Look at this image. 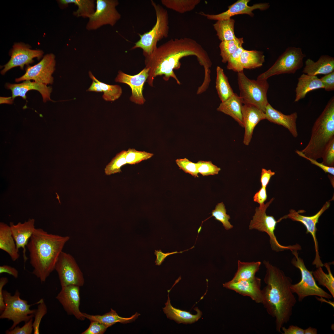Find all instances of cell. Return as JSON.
Here are the masks:
<instances>
[{
  "label": "cell",
  "mask_w": 334,
  "mask_h": 334,
  "mask_svg": "<svg viewBox=\"0 0 334 334\" xmlns=\"http://www.w3.org/2000/svg\"><path fill=\"white\" fill-rule=\"evenodd\" d=\"M0 249L6 252L13 261L19 257V250L17 248L10 226L3 222L0 223Z\"/></svg>",
  "instance_id": "83f0119b"
},
{
  "label": "cell",
  "mask_w": 334,
  "mask_h": 334,
  "mask_svg": "<svg viewBox=\"0 0 334 334\" xmlns=\"http://www.w3.org/2000/svg\"><path fill=\"white\" fill-rule=\"evenodd\" d=\"M274 199V198H272L262 207L256 208L255 214L250 221L249 229H255L267 233L270 238L271 248L274 251L278 252L289 250L292 252L294 250H301V246L298 244L285 246L280 244L278 241L274 234V231L276 224L279 221H276L273 216L268 215L266 213V209Z\"/></svg>",
  "instance_id": "ba28073f"
},
{
  "label": "cell",
  "mask_w": 334,
  "mask_h": 334,
  "mask_svg": "<svg viewBox=\"0 0 334 334\" xmlns=\"http://www.w3.org/2000/svg\"><path fill=\"white\" fill-rule=\"evenodd\" d=\"M223 287L241 295L249 297L257 303H262L261 280L259 277L255 276L251 279L235 282L229 281L223 284Z\"/></svg>",
  "instance_id": "d6986e66"
},
{
  "label": "cell",
  "mask_w": 334,
  "mask_h": 334,
  "mask_svg": "<svg viewBox=\"0 0 334 334\" xmlns=\"http://www.w3.org/2000/svg\"><path fill=\"white\" fill-rule=\"evenodd\" d=\"M266 119L271 122L281 125L287 129L295 138L298 136L296 121L297 113L294 112L289 115H285L276 109L268 103L265 111Z\"/></svg>",
  "instance_id": "603a6c76"
},
{
  "label": "cell",
  "mask_w": 334,
  "mask_h": 334,
  "mask_svg": "<svg viewBox=\"0 0 334 334\" xmlns=\"http://www.w3.org/2000/svg\"><path fill=\"white\" fill-rule=\"evenodd\" d=\"M149 71V69L145 67L137 74L130 75L119 71L115 81L128 85L131 90L130 100L136 104L143 105L146 101L143 93V86L148 79Z\"/></svg>",
  "instance_id": "2e32d148"
},
{
  "label": "cell",
  "mask_w": 334,
  "mask_h": 334,
  "mask_svg": "<svg viewBox=\"0 0 334 334\" xmlns=\"http://www.w3.org/2000/svg\"><path fill=\"white\" fill-rule=\"evenodd\" d=\"M275 172L271 169L267 170L262 168L261 170L260 182L262 187H266L272 176L275 174Z\"/></svg>",
  "instance_id": "db71d44e"
},
{
  "label": "cell",
  "mask_w": 334,
  "mask_h": 334,
  "mask_svg": "<svg viewBox=\"0 0 334 334\" xmlns=\"http://www.w3.org/2000/svg\"><path fill=\"white\" fill-rule=\"evenodd\" d=\"M119 3L117 0H96L95 11L88 19L86 29L94 30L105 25L113 26L121 17L116 8Z\"/></svg>",
  "instance_id": "8fae6325"
},
{
  "label": "cell",
  "mask_w": 334,
  "mask_h": 334,
  "mask_svg": "<svg viewBox=\"0 0 334 334\" xmlns=\"http://www.w3.org/2000/svg\"><path fill=\"white\" fill-rule=\"evenodd\" d=\"M163 5L167 8L181 14L193 10L201 2L200 0H161Z\"/></svg>",
  "instance_id": "d590c367"
},
{
  "label": "cell",
  "mask_w": 334,
  "mask_h": 334,
  "mask_svg": "<svg viewBox=\"0 0 334 334\" xmlns=\"http://www.w3.org/2000/svg\"><path fill=\"white\" fill-rule=\"evenodd\" d=\"M281 329L283 334H304V329L297 326L290 325L288 328L283 326Z\"/></svg>",
  "instance_id": "11a10c76"
},
{
  "label": "cell",
  "mask_w": 334,
  "mask_h": 334,
  "mask_svg": "<svg viewBox=\"0 0 334 334\" xmlns=\"http://www.w3.org/2000/svg\"><path fill=\"white\" fill-rule=\"evenodd\" d=\"M35 220L30 219L24 223H18L15 225L11 222L10 226L12 236L15 242L17 249H23V256L24 263L28 258L26 255V247L35 228Z\"/></svg>",
  "instance_id": "44dd1931"
},
{
  "label": "cell",
  "mask_w": 334,
  "mask_h": 334,
  "mask_svg": "<svg viewBox=\"0 0 334 334\" xmlns=\"http://www.w3.org/2000/svg\"><path fill=\"white\" fill-rule=\"evenodd\" d=\"M266 269L264 281L266 285L262 290V303L268 313L275 318L276 329L281 328L289 320L293 307L297 302L290 289L291 279L269 261H263Z\"/></svg>",
  "instance_id": "7a4b0ae2"
},
{
  "label": "cell",
  "mask_w": 334,
  "mask_h": 334,
  "mask_svg": "<svg viewBox=\"0 0 334 334\" xmlns=\"http://www.w3.org/2000/svg\"><path fill=\"white\" fill-rule=\"evenodd\" d=\"M62 287L70 285L83 286L84 280L82 272L73 257L62 251L55 265Z\"/></svg>",
  "instance_id": "7c38bea8"
},
{
  "label": "cell",
  "mask_w": 334,
  "mask_h": 334,
  "mask_svg": "<svg viewBox=\"0 0 334 334\" xmlns=\"http://www.w3.org/2000/svg\"><path fill=\"white\" fill-rule=\"evenodd\" d=\"M250 1V0H238L229 6L227 10L217 14H209L203 12H200L199 14L206 17L208 19L217 21L223 20L240 14H247L253 17L254 14L253 11L254 10L256 9L265 10L268 9L270 6L269 3H257L249 6L248 4Z\"/></svg>",
  "instance_id": "e0dca14e"
},
{
  "label": "cell",
  "mask_w": 334,
  "mask_h": 334,
  "mask_svg": "<svg viewBox=\"0 0 334 334\" xmlns=\"http://www.w3.org/2000/svg\"><path fill=\"white\" fill-rule=\"evenodd\" d=\"M323 84L325 90L330 91L334 90V71L325 75L320 78Z\"/></svg>",
  "instance_id": "f907efd6"
},
{
  "label": "cell",
  "mask_w": 334,
  "mask_h": 334,
  "mask_svg": "<svg viewBox=\"0 0 334 334\" xmlns=\"http://www.w3.org/2000/svg\"><path fill=\"white\" fill-rule=\"evenodd\" d=\"M153 155L152 153L145 151H140L134 148H129L126 151V160L127 164L135 165L142 161L151 158Z\"/></svg>",
  "instance_id": "60d3db41"
},
{
  "label": "cell",
  "mask_w": 334,
  "mask_h": 334,
  "mask_svg": "<svg viewBox=\"0 0 334 334\" xmlns=\"http://www.w3.org/2000/svg\"><path fill=\"white\" fill-rule=\"evenodd\" d=\"M244 49L240 47L229 58L227 61V68L238 73L243 71L244 68L242 64L241 55Z\"/></svg>",
  "instance_id": "7bdbcfd3"
},
{
  "label": "cell",
  "mask_w": 334,
  "mask_h": 334,
  "mask_svg": "<svg viewBox=\"0 0 334 334\" xmlns=\"http://www.w3.org/2000/svg\"><path fill=\"white\" fill-rule=\"evenodd\" d=\"M239 97L244 104L255 106L265 112L269 103L267 93L269 85L267 79H251L243 71L238 73Z\"/></svg>",
  "instance_id": "8992f818"
},
{
  "label": "cell",
  "mask_w": 334,
  "mask_h": 334,
  "mask_svg": "<svg viewBox=\"0 0 334 334\" xmlns=\"http://www.w3.org/2000/svg\"><path fill=\"white\" fill-rule=\"evenodd\" d=\"M33 318L28 322H25L24 324L22 327L17 326L12 329L6 330V334H31L33 328Z\"/></svg>",
  "instance_id": "bcb514c9"
},
{
  "label": "cell",
  "mask_w": 334,
  "mask_h": 334,
  "mask_svg": "<svg viewBox=\"0 0 334 334\" xmlns=\"http://www.w3.org/2000/svg\"><path fill=\"white\" fill-rule=\"evenodd\" d=\"M244 43L243 38H237L233 40L221 41L219 45L222 62H227L229 57L234 53Z\"/></svg>",
  "instance_id": "74e56055"
},
{
  "label": "cell",
  "mask_w": 334,
  "mask_h": 334,
  "mask_svg": "<svg viewBox=\"0 0 334 334\" xmlns=\"http://www.w3.org/2000/svg\"><path fill=\"white\" fill-rule=\"evenodd\" d=\"M70 238L68 236L49 233L41 228L35 229L27 247L33 268L32 273L42 283L55 270L58 258Z\"/></svg>",
  "instance_id": "3957f363"
},
{
  "label": "cell",
  "mask_w": 334,
  "mask_h": 334,
  "mask_svg": "<svg viewBox=\"0 0 334 334\" xmlns=\"http://www.w3.org/2000/svg\"><path fill=\"white\" fill-rule=\"evenodd\" d=\"M168 298L165 303V306L163 308L164 313L167 317L171 320H173L178 323H192L197 321L201 317L202 313L197 308L194 310L196 311L197 314L193 315L189 312L182 310L173 307L170 303L169 294Z\"/></svg>",
  "instance_id": "d4e9b609"
},
{
  "label": "cell",
  "mask_w": 334,
  "mask_h": 334,
  "mask_svg": "<svg viewBox=\"0 0 334 334\" xmlns=\"http://www.w3.org/2000/svg\"><path fill=\"white\" fill-rule=\"evenodd\" d=\"M8 282V279L6 277H2L0 279V312L1 313L3 311L5 306L3 295L2 289Z\"/></svg>",
  "instance_id": "9f6ffc18"
},
{
  "label": "cell",
  "mask_w": 334,
  "mask_h": 334,
  "mask_svg": "<svg viewBox=\"0 0 334 334\" xmlns=\"http://www.w3.org/2000/svg\"><path fill=\"white\" fill-rule=\"evenodd\" d=\"M7 273L12 276L15 278L18 276V272L15 268L9 265H4L0 266V274Z\"/></svg>",
  "instance_id": "6f0895ef"
},
{
  "label": "cell",
  "mask_w": 334,
  "mask_h": 334,
  "mask_svg": "<svg viewBox=\"0 0 334 334\" xmlns=\"http://www.w3.org/2000/svg\"><path fill=\"white\" fill-rule=\"evenodd\" d=\"M330 205L329 201L326 202L317 213L311 216L301 215L295 210L291 209L290 210L289 213L279 219L281 221L283 219L289 218L294 221L299 222L305 226L306 229V233H310L312 237L314 243L315 255L312 264L315 265L316 268L319 267H323V264L320 259L319 255L318 244L316 237L317 230L316 225L318 222L319 217L329 208Z\"/></svg>",
  "instance_id": "5bb4252c"
},
{
  "label": "cell",
  "mask_w": 334,
  "mask_h": 334,
  "mask_svg": "<svg viewBox=\"0 0 334 334\" xmlns=\"http://www.w3.org/2000/svg\"><path fill=\"white\" fill-rule=\"evenodd\" d=\"M211 213L212 215L205 220L210 217L214 216L215 220L222 223L223 226L226 230H228L233 228V226L229 221V220L230 219V216L226 214V210L223 202L218 203L216 206L215 209L212 211Z\"/></svg>",
  "instance_id": "ab89813d"
},
{
  "label": "cell",
  "mask_w": 334,
  "mask_h": 334,
  "mask_svg": "<svg viewBox=\"0 0 334 334\" xmlns=\"http://www.w3.org/2000/svg\"><path fill=\"white\" fill-rule=\"evenodd\" d=\"M85 317L90 320L98 321L102 324L108 328L117 323L125 324L130 323L135 321L140 315L136 312L135 314L129 318H124L118 315L116 311L112 309L110 311L102 315H93L83 313Z\"/></svg>",
  "instance_id": "f1b7e54d"
},
{
  "label": "cell",
  "mask_w": 334,
  "mask_h": 334,
  "mask_svg": "<svg viewBox=\"0 0 334 334\" xmlns=\"http://www.w3.org/2000/svg\"><path fill=\"white\" fill-rule=\"evenodd\" d=\"M294 257L291 263L298 269L301 273V279L298 283L292 284L290 289L293 293H296L299 302H302L306 297L315 296L328 299L332 297L331 295L319 287L316 284L313 275V271H309L305 265L303 260L298 256V250L292 251Z\"/></svg>",
  "instance_id": "52a82bcc"
},
{
  "label": "cell",
  "mask_w": 334,
  "mask_h": 334,
  "mask_svg": "<svg viewBox=\"0 0 334 334\" xmlns=\"http://www.w3.org/2000/svg\"><path fill=\"white\" fill-rule=\"evenodd\" d=\"M242 104L239 96L234 93L227 100L221 102L217 110L231 117L241 126L244 127L242 112Z\"/></svg>",
  "instance_id": "4316f807"
},
{
  "label": "cell",
  "mask_w": 334,
  "mask_h": 334,
  "mask_svg": "<svg viewBox=\"0 0 334 334\" xmlns=\"http://www.w3.org/2000/svg\"><path fill=\"white\" fill-rule=\"evenodd\" d=\"M334 140V98L328 101L312 128L310 138L301 152L316 160L322 158L326 148Z\"/></svg>",
  "instance_id": "277c9868"
},
{
  "label": "cell",
  "mask_w": 334,
  "mask_h": 334,
  "mask_svg": "<svg viewBox=\"0 0 334 334\" xmlns=\"http://www.w3.org/2000/svg\"><path fill=\"white\" fill-rule=\"evenodd\" d=\"M331 263H325L323 264L328 273L323 271L322 267H319L312 272L313 275L318 285L326 287L334 298V277L330 268Z\"/></svg>",
  "instance_id": "e575fe53"
},
{
  "label": "cell",
  "mask_w": 334,
  "mask_h": 334,
  "mask_svg": "<svg viewBox=\"0 0 334 334\" xmlns=\"http://www.w3.org/2000/svg\"><path fill=\"white\" fill-rule=\"evenodd\" d=\"M79 290L80 287L75 285L62 287L56 298L68 315H73L78 319L83 321L85 318L79 309Z\"/></svg>",
  "instance_id": "ac0fdd59"
},
{
  "label": "cell",
  "mask_w": 334,
  "mask_h": 334,
  "mask_svg": "<svg viewBox=\"0 0 334 334\" xmlns=\"http://www.w3.org/2000/svg\"><path fill=\"white\" fill-rule=\"evenodd\" d=\"M261 264L260 261L250 262L238 261V269L232 279V282L246 280L253 278L259 269Z\"/></svg>",
  "instance_id": "f546056e"
},
{
  "label": "cell",
  "mask_w": 334,
  "mask_h": 334,
  "mask_svg": "<svg viewBox=\"0 0 334 334\" xmlns=\"http://www.w3.org/2000/svg\"><path fill=\"white\" fill-rule=\"evenodd\" d=\"M175 162L180 169L195 177H199L196 163L193 162L186 158L177 159Z\"/></svg>",
  "instance_id": "f6af8a7d"
},
{
  "label": "cell",
  "mask_w": 334,
  "mask_h": 334,
  "mask_svg": "<svg viewBox=\"0 0 334 334\" xmlns=\"http://www.w3.org/2000/svg\"><path fill=\"white\" fill-rule=\"evenodd\" d=\"M55 56L52 53L45 55L37 64L32 66H28L25 74L16 78L15 81L33 80L37 83L46 85L52 84L54 78L52 75L55 69Z\"/></svg>",
  "instance_id": "4fadbf2b"
},
{
  "label": "cell",
  "mask_w": 334,
  "mask_h": 334,
  "mask_svg": "<svg viewBox=\"0 0 334 334\" xmlns=\"http://www.w3.org/2000/svg\"><path fill=\"white\" fill-rule=\"evenodd\" d=\"M30 48L29 45L24 43H15L11 51L10 59L3 66L1 74L4 75L9 70L17 66L23 70L25 65H28L34 62V58L39 60L42 57L44 54L42 50L32 49Z\"/></svg>",
  "instance_id": "9a60e30c"
},
{
  "label": "cell",
  "mask_w": 334,
  "mask_h": 334,
  "mask_svg": "<svg viewBox=\"0 0 334 334\" xmlns=\"http://www.w3.org/2000/svg\"><path fill=\"white\" fill-rule=\"evenodd\" d=\"M334 71V58L328 55H322L316 62L310 58L305 62L302 72L309 75H326Z\"/></svg>",
  "instance_id": "cb8c5ba5"
},
{
  "label": "cell",
  "mask_w": 334,
  "mask_h": 334,
  "mask_svg": "<svg viewBox=\"0 0 334 334\" xmlns=\"http://www.w3.org/2000/svg\"><path fill=\"white\" fill-rule=\"evenodd\" d=\"M241 60L244 69H255L263 65L265 56L262 51L244 49L241 54Z\"/></svg>",
  "instance_id": "d6a6232c"
},
{
  "label": "cell",
  "mask_w": 334,
  "mask_h": 334,
  "mask_svg": "<svg viewBox=\"0 0 334 334\" xmlns=\"http://www.w3.org/2000/svg\"><path fill=\"white\" fill-rule=\"evenodd\" d=\"M295 152L299 156L304 158L309 161L311 163L315 165L322 169L325 173H329L332 175H334V167H329L323 164L322 163H319L314 159L308 158L301 151L296 150Z\"/></svg>",
  "instance_id": "681fc988"
},
{
  "label": "cell",
  "mask_w": 334,
  "mask_h": 334,
  "mask_svg": "<svg viewBox=\"0 0 334 334\" xmlns=\"http://www.w3.org/2000/svg\"><path fill=\"white\" fill-rule=\"evenodd\" d=\"M194 247V246L192 247L191 248L188 249H187L186 250H185L182 251L180 252H178L177 251L172 252H168L167 253H164L161 250H155L154 252L156 256V259L155 262L156 265L160 266L162 263L164 261L165 259L168 256L177 253H182L183 252L188 250L190 249H191Z\"/></svg>",
  "instance_id": "816d5d0a"
},
{
  "label": "cell",
  "mask_w": 334,
  "mask_h": 334,
  "mask_svg": "<svg viewBox=\"0 0 334 334\" xmlns=\"http://www.w3.org/2000/svg\"><path fill=\"white\" fill-rule=\"evenodd\" d=\"M266 187H262L255 194L253 197L254 202L258 203L260 207L263 206L264 202L267 200V195Z\"/></svg>",
  "instance_id": "f5cc1de1"
},
{
  "label": "cell",
  "mask_w": 334,
  "mask_h": 334,
  "mask_svg": "<svg viewBox=\"0 0 334 334\" xmlns=\"http://www.w3.org/2000/svg\"><path fill=\"white\" fill-rule=\"evenodd\" d=\"M322 163L329 167L334 165V140H333L325 150L322 157Z\"/></svg>",
  "instance_id": "7dc6e473"
},
{
  "label": "cell",
  "mask_w": 334,
  "mask_h": 334,
  "mask_svg": "<svg viewBox=\"0 0 334 334\" xmlns=\"http://www.w3.org/2000/svg\"><path fill=\"white\" fill-rule=\"evenodd\" d=\"M47 312V306L43 299L39 300V302L34 314V319L33 322L34 334L40 333L39 327L41 320Z\"/></svg>",
  "instance_id": "ee69618b"
},
{
  "label": "cell",
  "mask_w": 334,
  "mask_h": 334,
  "mask_svg": "<svg viewBox=\"0 0 334 334\" xmlns=\"http://www.w3.org/2000/svg\"><path fill=\"white\" fill-rule=\"evenodd\" d=\"M126 153V151L123 150L113 158L105 169L106 175H109L121 172L122 166L127 164Z\"/></svg>",
  "instance_id": "f35d334b"
},
{
  "label": "cell",
  "mask_w": 334,
  "mask_h": 334,
  "mask_svg": "<svg viewBox=\"0 0 334 334\" xmlns=\"http://www.w3.org/2000/svg\"><path fill=\"white\" fill-rule=\"evenodd\" d=\"M88 91L102 92V90L100 84L92 80V82L88 90Z\"/></svg>",
  "instance_id": "680465c9"
},
{
  "label": "cell",
  "mask_w": 334,
  "mask_h": 334,
  "mask_svg": "<svg viewBox=\"0 0 334 334\" xmlns=\"http://www.w3.org/2000/svg\"><path fill=\"white\" fill-rule=\"evenodd\" d=\"M13 100H14L12 99V97H0V104H12L13 103Z\"/></svg>",
  "instance_id": "91938a15"
},
{
  "label": "cell",
  "mask_w": 334,
  "mask_h": 334,
  "mask_svg": "<svg viewBox=\"0 0 334 334\" xmlns=\"http://www.w3.org/2000/svg\"><path fill=\"white\" fill-rule=\"evenodd\" d=\"M235 20L229 19L218 20L213 24L216 35L221 41H229L236 39L234 32Z\"/></svg>",
  "instance_id": "836d02e7"
},
{
  "label": "cell",
  "mask_w": 334,
  "mask_h": 334,
  "mask_svg": "<svg viewBox=\"0 0 334 334\" xmlns=\"http://www.w3.org/2000/svg\"><path fill=\"white\" fill-rule=\"evenodd\" d=\"M194 56L200 65L203 66L205 75L210 73L211 61L206 51L195 40L190 38L171 39L157 47L150 54L144 56L145 67L149 69L147 82L153 86L155 78L163 75V79L168 81L174 79L178 84L179 81L174 72L181 66L182 58Z\"/></svg>",
  "instance_id": "6da1fadb"
},
{
  "label": "cell",
  "mask_w": 334,
  "mask_h": 334,
  "mask_svg": "<svg viewBox=\"0 0 334 334\" xmlns=\"http://www.w3.org/2000/svg\"><path fill=\"white\" fill-rule=\"evenodd\" d=\"M151 2L156 13V23L149 31L142 35L139 34V39L131 49H142L144 56L151 54L157 47V42L167 37L169 32V19L167 11L154 1L151 0Z\"/></svg>",
  "instance_id": "5b68a950"
},
{
  "label": "cell",
  "mask_w": 334,
  "mask_h": 334,
  "mask_svg": "<svg viewBox=\"0 0 334 334\" xmlns=\"http://www.w3.org/2000/svg\"><path fill=\"white\" fill-rule=\"evenodd\" d=\"M317 334V330L315 328L310 327L306 329H304V334Z\"/></svg>",
  "instance_id": "94428289"
},
{
  "label": "cell",
  "mask_w": 334,
  "mask_h": 334,
  "mask_svg": "<svg viewBox=\"0 0 334 334\" xmlns=\"http://www.w3.org/2000/svg\"><path fill=\"white\" fill-rule=\"evenodd\" d=\"M306 56L301 48L289 47L268 69L258 76L257 79L267 80L274 75L294 74L302 67Z\"/></svg>",
  "instance_id": "30bf717a"
},
{
  "label": "cell",
  "mask_w": 334,
  "mask_h": 334,
  "mask_svg": "<svg viewBox=\"0 0 334 334\" xmlns=\"http://www.w3.org/2000/svg\"><path fill=\"white\" fill-rule=\"evenodd\" d=\"M323 83L316 76L309 75L303 74L298 79L295 89L294 102H296L305 97L309 92L320 88H324Z\"/></svg>",
  "instance_id": "484cf974"
},
{
  "label": "cell",
  "mask_w": 334,
  "mask_h": 334,
  "mask_svg": "<svg viewBox=\"0 0 334 334\" xmlns=\"http://www.w3.org/2000/svg\"><path fill=\"white\" fill-rule=\"evenodd\" d=\"M216 88L221 102L232 96L234 93L229 84L228 79L223 69L219 66L216 68Z\"/></svg>",
  "instance_id": "1f68e13d"
},
{
  "label": "cell",
  "mask_w": 334,
  "mask_h": 334,
  "mask_svg": "<svg viewBox=\"0 0 334 334\" xmlns=\"http://www.w3.org/2000/svg\"><path fill=\"white\" fill-rule=\"evenodd\" d=\"M196 163L198 173L203 176L217 174L221 170L211 161H199Z\"/></svg>",
  "instance_id": "b9f144b4"
},
{
  "label": "cell",
  "mask_w": 334,
  "mask_h": 334,
  "mask_svg": "<svg viewBox=\"0 0 334 334\" xmlns=\"http://www.w3.org/2000/svg\"><path fill=\"white\" fill-rule=\"evenodd\" d=\"M59 3L63 6L73 4L77 9L73 12L77 17L89 18L94 13L96 9V2L94 0H60Z\"/></svg>",
  "instance_id": "4dcf8cb0"
},
{
  "label": "cell",
  "mask_w": 334,
  "mask_h": 334,
  "mask_svg": "<svg viewBox=\"0 0 334 334\" xmlns=\"http://www.w3.org/2000/svg\"><path fill=\"white\" fill-rule=\"evenodd\" d=\"M243 120L245 128L243 143L249 145L252 138L253 131L261 121L266 119L265 113L255 106L244 104L242 109Z\"/></svg>",
  "instance_id": "7402d4cb"
},
{
  "label": "cell",
  "mask_w": 334,
  "mask_h": 334,
  "mask_svg": "<svg viewBox=\"0 0 334 334\" xmlns=\"http://www.w3.org/2000/svg\"><path fill=\"white\" fill-rule=\"evenodd\" d=\"M5 86L7 89L11 91V97L13 100L18 96L26 100V94L27 92L31 90H35L38 91L41 94L44 102L49 101H53L50 97L52 91V88L45 84L35 81L31 82L30 80H25L20 84L6 83Z\"/></svg>",
  "instance_id": "ffe728a7"
},
{
  "label": "cell",
  "mask_w": 334,
  "mask_h": 334,
  "mask_svg": "<svg viewBox=\"0 0 334 334\" xmlns=\"http://www.w3.org/2000/svg\"><path fill=\"white\" fill-rule=\"evenodd\" d=\"M5 308L0 315L1 319L11 320L13 324L9 329H12L22 322H28L34 317L36 310H31L28 302L20 298V293L16 290L14 295L3 290Z\"/></svg>",
  "instance_id": "9c48e42d"
},
{
  "label": "cell",
  "mask_w": 334,
  "mask_h": 334,
  "mask_svg": "<svg viewBox=\"0 0 334 334\" xmlns=\"http://www.w3.org/2000/svg\"><path fill=\"white\" fill-rule=\"evenodd\" d=\"M90 323L89 327L82 334H103L108 328L100 322L94 320H90Z\"/></svg>",
  "instance_id": "c3c4849f"
},
{
  "label": "cell",
  "mask_w": 334,
  "mask_h": 334,
  "mask_svg": "<svg viewBox=\"0 0 334 334\" xmlns=\"http://www.w3.org/2000/svg\"><path fill=\"white\" fill-rule=\"evenodd\" d=\"M88 73L90 78L100 84L103 92L102 97L105 101H114L120 97L122 94V90L119 85H109L102 82L96 79L91 71H89Z\"/></svg>",
  "instance_id": "8d00e7d4"
}]
</instances>
